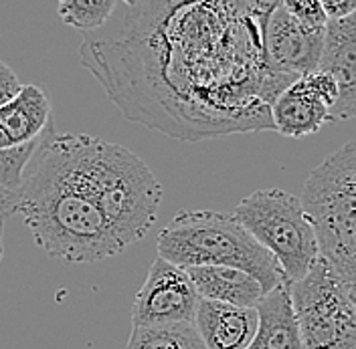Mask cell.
<instances>
[{
  "label": "cell",
  "mask_w": 356,
  "mask_h": 349,
  "mask_svg": "<svg viewBox=\"0 0 356 349\" xmlns=\"http://www.w3.org/2000/svg\"><path fill=\"white\" fill-rule=\"evenodd\" d=\"M280 0H138L111 39L86 37L81 65L124 117L182 142L273 130L288 87L266 59Z\"/></svg>",
  "instance_id": "6da1fadb"
},
{
  "label": "cell",
  "mask_w": 356,
  "mask_h": 349,
  "mask_svg": "<svg viewBox=\"0 0 356 349\" xmlns=\"http://www.w3.org/2000/svg\"><path fill=\"white\" fill-rule=\"evenodd\" d=\"M88 144L86 133L49 131L26 164L17 206L35 242L67 262H97L124 250L102 210Z\"/></svg>",
  "instance_id": "7a4b0ae2"
},
{
  "label": "cell",
  "mask_w": 356,
  "mask_h": 349,
  "mask_svg": "<svg viewBox=\"0 0 356 349\" xmlns=\"http://www.w3.org/2000/svg\"><path fill=\"white\" fill-rule=\"evenodd\" d=\"M158 257L188 266H233L249 273L264 291L288 283L273 255L229 214L182 210L160 230Z\"/></svg>",
  "instance_id": "3957f363"
},
{
  "label": "cell",
  "mask_w": 356,
  "mask_h": 349,
  "mask_svg": "<svg viewBox=\"0 0 356 349\" xmlns=\"http://www.w3.org/2000/svg\"><path fill=\"white\" fill-rule=\"evenodd\" d=\"M300 204L314 228L318 257L356 287V146L353 139L312 170Z\"/></svg>",
  "instance_id": "277c9868"
},
{
  "label": "cell",
  "mask_w": 356,
  "mask_h": 349,
  "mask_svg": "<svg viewBox=\"0 0 356 349\" xmlns=\"http://www.w3.org/2000/svg\"><path fill=\"white\" fill-rule=\"evenodd\" d=\"M231 216L273 255L288 283L302 279L318 259L314 228L300 198L282 188L249 194L235 206Z\"/></svg>",
  "instance_id": "5b68a950"
},
{
  "label": "cell",
  "mask_w": 356,
  "mask_h": 349,
  "mask_svg": "<svg viewBox=\"0 0 356 349\" xmlns=\"http://www.w3.org/2000/svg\"><path fill=\"white\" fill-rule=\"evenodd\" d=\"M289 297L304 349H356V287L328 262H312Z\"/></svg>",
  "instance_id": "8992f818"
},
{
  "label": "cell",
  "mask_w": 356,
  "mask_h": 349,
  "mask_svg": "<svg viewBox=\"0 0 356 349\" xmlns=\"http://www.w3.org/2000/svg\"><path fill=\"white\" fill-rule=\"evenodd\" d=\"M197 289L186 269L158 257L132 305V327L188 323L199 305Z\"/></svg>",
  "instance_id": "52a82bcc"
},
{
  "label": "cell",
  "mask_w": 356,
  "mask_h": 349,
  "mask_svg": "<svg viewBox=\"0 0 356 349\" xmlns=\"http://www.w3.org/2000/svg\"><path fill=\"white\" fill-rule=\"evenodd\" d=\"M324 44V31H312L289 17L282 4L275 6L266 26L267 67L280 79H296L316 71Z\"/></svg>",
  "instance_id": "ba28073f"
},
{
  "label": "cell",
  "mask_w": 356,
  "mask_h": 349,
  "mask_svg": "<svg viewBox=\"0 0 356 349\" xmlns=\"http://www.w3.org/2000/svg\"><path fill=\"white\" fill-rule=\"evenodd\" d=\"M318 71L330 73L338 89L340 103L338 119H350L356 111V17L328 19L324 26V44L318 61Z\"/></svg>",
  "instance_id": "9c48e42d"
},
{
  "label": "cell",
  "mask_w": 356,
  "mask_h": 349,
  "mask_svg": "<svg viewBox=\"0 0 356 349\" xmlns=\"http://www.w3.org/2000/svg\"><path fill=\"white\" fill-rule=\"evenodd\" d=\"M273 130L286 137H306L320 131L326 124H332L328 103L322 99L310 83L300 77L289 83L269 108Z\"/></svg>",
  "instance_id": "30bf717a"
},
{
  "label": "cell",
  "mask_w": 356,
  "mask_h": 349,
  "mask_svg": "<svg viewBox=\"0 0 356 349\" xmlns=\"http://www.w3.org/2000/svg\"><path fill=\"white\" fill-rule=\"evenodd\" d=\"M51 128V101L37 85H22L17 97L0 105V150L39 142Z\"/></svg>",
  "instance_id": "8fae6325"
},
{
  "label": "cell",
  "mask_w": 356,
  "mask_h": 349,
  "mask_svg": "<svg viewBox=\"0 0 356 349\" xmlns=\"http://www.w3.org/2000/svg\"><path fill=\"white\" fill-rule=\"evenodd\" d=\"M193 323L204 349H245L257 329V311L200 299Z\"/></svg>",
  "instance_id": "7c38bea8"
},
{
  "label": "cell",
  "mask_w": 356,
  "mask_h": 349,
  "mask_svg": "<svg viewBox=\"0 0 356 349\" xmlns=\"http://www.w3.org/2000/svg\"><path fill=\"white\" fill-rule=\"evenodd\" d=\"M257 311V329L245 349H304L291 309L289 283L267 291Z\"/></svg>",
  "instance_id": "4fadbf2b"
},
{
  "label": "cell",
  "mask_w": 356,
  "mask_h": 349,
  "mask_svg": "<svg viewBox=\"0 0 356 349\" xmlns=\"http://www.w3.org/2000/svg\"><path fill=\"white\" fill-rule=\"evenodd\" d=\"M199 299L255 309L266 291L249 273L233 266H188Z\"/></svg>",
  "instance_id": "5bb4252c"
},
{
  "label": "cell",
  "mask_w": 356,
  "mask_h": 349,
  "mask_svg": "<svg viewBox=\"0 0 356 349\" xmlns=\"http://www.w3.org/2000/svg\"><path fill=\"white\" fill-rule=\"evenodd\" d=\"M126 349H204L193 321L156 327H132Z\"/></svg>",
  "instance_id": "9a60e30c"
},
{
  "label": "cell",
  "mask_w": 356,
  "mask_h": 349,
  "mask_svg": "<svg viewBox=\"0 0 356 349\" xmlns=\"http://www.w3.org/2000/svg\"><path fill=\"white\" fill-rule=\"evenodd\" d=\"M57 4L67 26L91 33L110 21L118 0H57Z\"/></svg>",
  "instance_id": "2e32d148"
},
{
  "label": "cell",
  "mask_w": 356,
  "mask_h": 349,
  "mask_svg": "<svg viewBox=\"0 0 356 349\" xmlns=\"http://www.w3.org/2000/svg\"><path fill=\"white\" fill-rule=\"evenodd\" d=\"M289 17L312 31H324L328 17L324 15L320 0H280Z\"/></svg>",
  "instance_id": "e0dca14e"
},
{
  "label": "cell",
  "mask_w": 356,
  "mask_h": 349,
  "mask_svg": "<svg viewBox=\"0 0 356 349\" xmlns=\"http://www.w3.org/2000/svg\"><path fill=\"white\" fill-rule=\"evenodd\" d=\"M21 89V81L17 79L15 71L4 61H0V105L8 103L13 97H17Z\"/></svg>",
  "instance_id": "ac0fdd59"
},
{
  "label": "cell",
  "mask_w": 356,
  "mask_h": 349,
  "mask_svg": "<svg viewBox=\"0 0 356 349\" xmlns=\"http://www.w3.org/2000/svg\"><path fill=\"white\" fill-rule=\"evenodd\" d=\"M320 6L328 19H344L355 15L356 0H320Z\"/></svg>",
  "instance_id": "d6986e66"
},
{
  "label": "cell",
  "mask_w": 356,
  "mask_h": 349,
  "mask_svg": "<svg viewBox=\"0 0 356 349\" xmlns=\"http://www.w3.org/2000/svg\"><path fill=\"white\" fill-rule=\"evenodd\" d=\"M124 2H126V4H128V6H134V4H136V2H138V0H124Z\"/></svg>",
  "instance_id": "ffe728a7"
}]
</instances>
